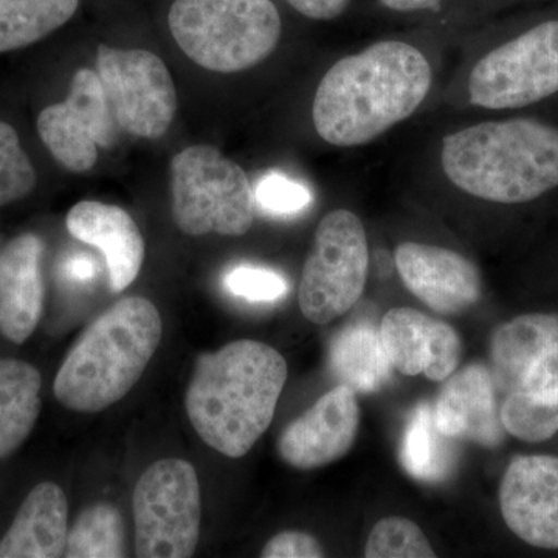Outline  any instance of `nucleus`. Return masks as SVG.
<instances>
[{
  "mask_svg": "<svg viewBox=\"0 0 558 558\" xmlns=\"http://www.w3.org/2000/svg\"><path fill=\"white\" fill-rule=\"evenodd\" d=\"M499 509L515 537L538 549H558V458L513 459L499 484Z\"/></svg>",
  "mask_w": 558,
  "mask_h": 558,
  "instance_id": "ddd939ff",
  "label": "nucleus"
},
{
  "mask_svg": "<svg viewBox=\"0 0 558 558\" xmlns=\"http://www.w3.org/2000/svg\"><path fill=\"white\" fill-rule=\"evenodd\" d=\"M369 270V244L355 213L340 208L319 220L301 271V314L314 325L343 317L362 299Z\"/></svg>",
  "mask_w": 558,
  "mask_h": 558,
  "instance_id": "0eeeda50",
  "label": "nucleus"
},
{
  "mask_svg": "<svg viewBox=\"0 0 558 558\" xmlns=\"http://www.w3.org/2000/svg\"><path fill=\"white\" fill-rule=\"evenodd\" d=\"M43 376L32 363L0 359V461L21 449L40 414Z\"/></svg>",
  "mask_w": 558,
  "mask_h": 558,
  "instance_id": "412c9836",
  "label": "nucleus"
},
{
  "mask_svg": "<svg viewBox=\"0 0 558 558\" xmlns=\"http://www.w3.org/2000/svg\"><path fill=\"white\" fill-rule=\"evenodd\" d=\"M36 128L44 145L65 170L76 174L92 170L98 148H109L116 137V120L97 72L76 70L68 98L47 106Z\"/></svg>",
  "mask_w": 558,
  "mask_h": 558,
  "instance_id": "9b49d317",
  "label": "nucleus"
},
{
  "mask_svg": "<svg viewBox=\"0 0 558 558\" xmlns=\"http://www.w3.org/2000/svg\"><path fill=\"white\" fill-rule=\"evenodd\" d=\"M68 558L126 557L121 513L109 502H97L83 510L69 529Z\"/></svg>",
  "mask_w": 558,
  "mask_h": 558,
  "instance_id": "b1692460",
  "label": "nucleus"
},
{
  "mask_svg": "<svg viewBox=\"0 0 558 558\" xmlns=\"http://www.w3.org/2000/svg\"><path fill=\"white\" fill-rule=\"evenodd\" d=\"M349 0H288L293 10L312 21H332L347 10Z\"/></svg>",
  "mask_w": 558,
  "mask_h": 558,
  "instance_id": "2f4dec72",
  "label": "nucleus"
},
{
  "mask_svg": "<svg viewBox=\"0 0 558 558\" xmlns=\"http://www.w3.org/2000/svg\"><path fill=\"white\" fill-rule=\"evenodd\" d=\"M81 0H0V53L25 49L60 31Z\"/></svg>",
  "mask_w": 558,
  "mask_h": 558,
  "instance_id": "5701e85b",
  "label": "nucleus"
},
{
  "mask_svg": "<svg viewBox=\"0 0 558 558\" xmlns=\"http://www.w3.org/2000/svg\"><path fill=\"white\" fill-rule=\"evenodd\" d=\"M255 196L256 204L266 211L277 213V215L299 213L312 201L310 190L279 174H269L260 180Z\"/></svg>",
  "mask_w": 558,
  "mask_h": 558,
  "instance_id": "c756f323",
  "label": "nucleus"
},
{
  "mask_svg": "<svg viewBox=\"0 0 558 558\" xmlns=\"http://www.w3.org/2000/svg\"><path fill=\"white\" fill-rule=\"evenodd\" d=\"M68 537V497L58 484L44 481L24 499L0 539V558L64 557Z\"/></svg>",
  "mask_w": 558,
  "mask_h": 558,
  "instance_id": "aec40b11",
  "label": "nucleus"
},
{
  "mask_svg": "<svg viewBox=\"0 0 558 558\" xmlns=\"http://www.w3.org/2000/svg\"><path fill=\"white\" fill-rule=\"evenodd\" d=\"M223 284L233 295L250 301H277L288 293V282L277 271L241 266L230 270Z\"/></svg>",
  "mask_w": 558,
  "mask_h": 558,
  "instance_id": "c85d7f7f",
  "label": "nucleus"
},
{
  "mask_svg": "<svg viewBox=\"0 0 558 558\" xmlns=\"http://www.w3.org/2000/svg\"><path fill=\"white\" fill-rule=\"evenodd\" d=\"M447 440L451 439L436 427L432 407L428 403H421L411 414L403 436L400 450L403 468L416 480L442 478L449 462Z\"/></svg>",
  "mask_w": 558,
  "mask_h": 558,
  "instance_id": "393cba45",
  "label": "nucleus"
},
{
  "mask_svg": "<svg viewBox=\"0 0 558 558\" xmlns=\"http://www.w3.org/2000/svg\"><path fill=\"white\" fill-rule=\"evenodd\" d=\"M432 84L424 51L403 40H379L341 58L319 81L312 102L315 131L337 148L368 145L410 119Z\"/></svg>",
  "mask_w": 558,
  "mask_h": 558,
  "instance_id": "f257e3e1",
  "label": "nucleus"
},
{
  "mask_svg": "<svg viewBox=\"0 0 558 558\" xmlns=\"http://www.w3.org/2000/svg\"><path fill=\"white\" fill-rule=\"evenodd\" d=\"M288 381V363L258 340H236L197 359L185 410L199 438L227 458H242L270 427Z\"/></svg>",
  "mask_w": 558,
  "mask_h": 558,
  "instance_id": "f03ea898",
  "label": "nucleus"
},
{
  "mask_svg": "<svg viewBox=\"0 0 558 558\" xmlns=\"http://www.w3.org/2000/svg\"><path fill=\"white\" fill-rule=\"evenodd\" d=\"M263 558H322L325 550L314 535L300 531H284L275 535L260 550Z\"/></svg>",
  "mask_w": 558,
  "mask_h": 558,
  "instance_id": "7c9ffc66",
  "label": "nucleus"
},
{
  "mask_svg": "<svg viewBox=\"0 0 558 558\" xmlns=\"http://www.w3.org/2000/svg\"><path fill=\"white\" fill-rule=\"evenodd\" d=\"M381 5L400 13H409V11L435 9L440 0H380Z\"/></svg>",
  "mask_w": 558,
  "mask_h": 558,
  "instance_id": "473e14b6",
  "label": "nucleus"
},
{
  "mask_svg": "<svg viewBox=\"0 0 558 558\" xmlns=\"http://www.w3.org/2000/svg\"><path fill=\"white\" fill-rule=\"evenodd\" d=\"M171 196L172 219L190 236H244L255 222L247 172L213 146H190L172 159Z\"/></svg>",
  "mask_w": 558,
  "mask_h": 558,
  "instance_id": "423d86ee",
  "label": "nucleus"
},
{
  "mask_svg": "<svg viewBox=\"0 0 558 558\" xmlns=\"http://www.w3.org/2000/svg\"><path fill=\"white\" fill-rule=\"evenodd\" d=\"M163 323L153 301L128 296L90 323L70 349L53 395L75 413L95 414L130 395L160 347Z\"/></svg>",
  "mask_w": 558,
  "mask_h": 558,
  "instance_id": "20e7f679",
  "label": "nucleus"
},
{
  "mask_svg": "<svg viewBox=\"0 0 558 558\" xmlns=\"http://www.w3.org/2000/svg\"><path fill=\"white\" fill-rule=\"evenodd\" d=\"M499 416L508 435L524 442H545L558 433V402H543L523 392L506 396Z\"/></svg>",
  "mask_w": 558,
  "mask_h": 558,
  "instance_id": "a878e982",
  "label": "nucleus"
},
{
  "mask_svg": "<svg viewBox=\"0 0 558 558\" xmlns=\"http://www.w3.org/2000/svg\"><path fill=\"white\" fill-rule=\"evenodd\" d=\"M329 365L341 385L355 392L377 391L391 377L379 328L369 322H357L337 333L330 343Z\"/></svg>",
  "mask_w": 558,
  "mask_h": 558,
  "instance_id": "4be33fe9",
  "label": "nucleus"
},
{
  "mask_svg": "<svg viewBox=\"0 0 558 558\" xmlns=\"http://www.w3.org/2000/svg\"><path fill=\"white\" fill-rule=\"evenodd\" d=\"M498 392L558 402V314H524L502 323L490 340Z\"/></svg>",
  "mask_w": 558,
  "mask_h": 558,
  "instance_id": "f8f14e48",
  "label": "nucleus"
},
{
  "mask_svg": "<svg viewBox=\"0 0 558 558\" xmlns=\"http://www.w3.org/2000/svg\"><path fill=\"white\" fill-rule=\"evenodd\" d=\"M135 553L140 558L193 557L201 538V484L183 459L150 464L134 490Z\"/></svg>",
  "mask_w": 558,
  "mask_h": 558,
  "instance_id": "6e6552de",
  "label": "nucleus"
},
{
  "mask_svg": "<svg viewBox=\"0 0 558 558\" xmlns=\"http://www.w3.org/2000/svg\"><path fill=\"white\" fill-rule=\"evenodd\" d=\"M436 427L451 440L497 449L508 432L499 416L498 391L490 368L472 363L451 374L433 405Z\"/></svg>",
  "mask_w": 558,
  "mask_h": 558,
  "instance_id": "f3484780",
  "label": "nucleus"
},
{
  "mask_svg": "<svg viewBox=\"0 0 558 558\" xmlns=\"http://www.w3.org/2000/svg\"><path fill=\"white\" fill-rule=\"evenodd\" d=\"M558 92V21L543 22L484 54L469 78L473 106L519 109Z\"/></svg>",
  "mask_w": 558,
  "mask_h": 558,
  "instance_id": "1a4fd4ad",
  "label": "nucleus"
},
{
  "mask_svg": "<svg viewBox=\"0 0 558 558\" xmlns=\"http://www.w3.org/2000/svg\"><path fill=\"white\" fill-rule=\"evenodd\" d=\"M95 72L121 130L148 140L167 134L178 112V92L170 70L156 53L100 44Z\"/></svg>",
  "mask_w": 558,
  "mask_h": 558,
  "instance_id": "9d476101",
  "label": "nucleus"
},
{
  "mask_svg": "<svg viewBox=\"0 0 558 558\" xmlns=\"http://www.w3.org/2000/svg\"><path fill=\"white\" fill-rule=\"evenodd\" d=\"M36 180L35 167L16 130L0 121V207L25 199L35 190Z\"/></svg>",
  "mask_w": 558,
  "mask_h": 558,
  "instance_id": "cd10ccee",
  "label": "nucleus"
},
{
  "mask_svg": "<svg viewBox=\"0 0 558 558\" xmlns=\"http://www.w3.org/2000/svg\"><path fill=\"white\" fill-rule=\"evenodd\" d=\"M379 333L389 365L403 376L424 374L428 380L444 381L458 368L461 337L442 319L395 307L381 318Z\"/></svg>",
  "mask_w": 558,
  "mask_h": 558,
  "instance_id": "dca6fc26",
  "label": "nucleus"
},
{
  "mask_svg": "<svg viewBox=\"0 0 558 558\" xmlns=\"http://www.w3.org/2000/svg\"><path fill=\"white\" fill-rule=\"evenodd\" d=\"M168 27L194 64L218 73L255 68L277 49L282 20L271 0H172Z\"/></svg>",
  "mask_w": 558,
  "mask_h": 558,
  "instance_id": "39448f33",
  "label": "nucleus"
},
{
  "mask_svg": "<svg viewBox=\"0 0 558 558\" xmlns=\"http://www.w3.org/2000/svg\"><path fill=\"white\" fill-rule=\"evenodd\" d=\"M359 427L357 392L339 384L282 429L279 458L293 469L325 468L352 449Z\"/></svg>",
  "mask_w": 558,
  "mask_h": 558,
  "instance_id": "4468645a",
  "label": "nucleus"
},
{
  "mask_svg": "<svg viewBox=\"0 0 558 558\" xmlns=\"http://www.w3.org/2000/svg\"><path fill=\"white\" fill-rule=\"evenodd\" d=\"M65 226L73 238L101 250L113 292H123L137 279L145 263L146 244L126 209L81 201L70 208Z\"/></svg>",
  "mask_w": 558,
  "mask_h": 558,
  "instance_id": "6ab92c4d",
  "label": "nucleus"
},
{
  "mask_svg": "<svg viewBox=\"0 0 558 558\" xmlns=\"http://www.w3.org/2000/svg\"><path fill=\"white\" fill-rule=\"evenodd\" d=\"M395 264L405 288L440 315L461 314L483 295L478 267L454 250L424 242H402Z\"/></svg>",
  "mask_w": 558,
  "mask_h": 558,
  "instance_id": "2eb2a0df",
  "label": "nucleus"
},
{
  "mask_svg": "<svg viewBox=\"0 0 558 558\" xmlns=\"http://www.w3.org/2000/svg\"><path fill=\"white\" fill-rule=\"evenodd\" d=\"M440 168L476 199L526 204L558 186V130L532 119L472 124L442 140Z\"/></svg>",
  "mask_w": 558,
  "mask_h": 558,
  "instance_id": "7ed1b4c3",
  "label": "nucleus"
},
{
  "mask_svg": "<svg viewBox=\"0 0 558 558\" xmlns=\"http://www.w3.org/2000/svg\"><path fill=\"white\" fill-rule=\"evenodd\" d=\"M70 277L78 279V281H86L95 275L94 260L89 258H73L68 266Z\"/></svg>",
  "mask_w": 558,
  "mask_h": 558,
  "instance_id": "72a5a7b5",
  "label": "nucleus"
},
{
  "mask_svg": "<svg viewBox=\"0 0 558 558\" xmlns=\"http://www.w3.org/2000/svg\"><path fill=\"white\" fill-rule=\"evenodd\" d=\"M44 242L22 233L0 252V333L14 344L27 341L43 317L46 286Z\"/></svg>",
  "mask_w": 558,
  "mask_h": 558,
  "instance_id": "a211bd4d",
  "label": "nucleus"
},
{
  "mask_svg": "<svg viewBox=\"0 0 558 558\" xmlns=\"http://www.w3.org/2000/svg\"><path fill=\"white\" fill-rule=\"evenodd\" d=\"M365 557L433 558L436 553L416 523L403 517H388L369 532Z\"/></svg>",
  "mask_w": 558,
  "mask_h": 558,
  "instance_id": "bb28decb",
  "label": "nucleus"
}]
</instances>
